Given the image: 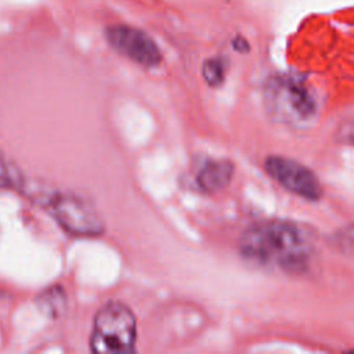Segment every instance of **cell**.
Returning a JSON list of instances; mask_svg holds the SVG:
<instances>
[{"instance_id": "cell-1", "label": "cell", "mask_w": 354, "mask_h": 354, "mask_svg": "<svg viewBox=\"0 0 354 354\" xmlns=\"http://www.w3.org/2000/svg\"><path fill=\"white\" fill-rule=\"evenodd\" d=\"M239 250L254 264L286 272H303L313 253L307 234L299 225L283 220L250 225L241 236Z\"/></svg>"}, {"instance_id": "cell-2", "label": "cell", "mask_w": 354, "mask_h": 354, "mask_svg": "<svg viewBox=\"0 0 354 354\" xmlns=\"http://www.w3.org/2000/svg\"><path fill=\"white\" fill-rule=\"evenodd\" d=\"M40 203L46 212L59 224V227L75 236L94 238L105 231V223L94 205L72 191H39L29 194Z\"/></svg>"}, {"instance_id": "cell-3", "label": "cell", "mask_w": 354, "mask_h": 354, "mask_svg": "<svg viewBox=\"0 0 354 354\" xmlns=\"http://www.w3.org/2000/svg\"><path fill=\"white\" fill-rule=\"evenodd\" d=\"M137 324L133 311L122 301H108L94 317L90 348L100 354H127L136 348Z\"/></svg>"}, {"instance_id": "cell-4", "label": "cell", "mask_w": 354, "mask_h": 354, "mask_svg": "<svg viewBox=\"0 0 354 354\" xmlns=\"http://www.w3.org/2000/svg\"><path fill=\"white\" fill-rule=\"evenodd\" d=\"M266 102L279 120L304 123L317 111V102L303 79L289 75L274 76L266 86Z\"/></svg>"}, {"instance_id": "cell-5", "label": "cell", "mask_w": 354, "mask_h": 354, "mask_svg": "<svg viewBox=\"0 0 354 354\" xmlns=\"http://www.w3.org/2000/svg\"><path fill=\"white\" fill-rule=\"evenodd\" d=\"M105 39L108 44L145 68H155L162 61V53L156 43L144 30L130 25H111L105 29Z\"/></svg>"}, {"instance_id": "cell-6", "label": "cell", "mask_w": 354, "mask_h": 354, "mask_svg": "<svg viewBox=\"0 0 354 354\" xmlns=\"http://www.w3.org/2000/svg\"><path fill=\"white\" fill-rule=\"evenodd\" d=\"M266 171L289 192L308 199L317 201L322 194V187L317 176L304 165L286 158L271 155L264 162Z\"/></svg>"}, {"instance_id": "cell-7", "label": "cell", "mask_w": 354, "mask_h": 354, "mask_svg": "<svg viewBox=\"0 0 354 354\" xmlns=\"http://www.w3.org/2000/svg\"><path fill=\"white\" fill-rule=\"evenodd\" d=\"M234 174V165L228 160H206L195 174V185L206 194L225 188Z\"/></svg>"}, {"instance_id": "cell-8", "label": "cell", "mask_w": 354, "mask_h": 354, "mask_svg": "<svg viewBox=\"0 0 354 354\" xmlns=\"http://www.w3.org/2000/svg\"><path fill=\"white\" fill-rule=\"evenodd\" d=\"M39 307L51 318L59 317L66 307V295L62 286H51L37 297Z\"/></svg>"}, {"instance_id": "cell-9", "label": "cell", "mask_w": 354, "mask_h": 354, "mask_svg": "<svg viewBox=\"0 0 354 354\" xmlns=\"http://www.w3.org/2000/svg\"><path fill=\"white\" fill-rule=\"evenodd\" d=\"M202 75L209 86H220L225 77V62L220 57L207 58L202 66Z\"/></svg>"}, {"instance_id": "cell-10", "label": "cell", "mask_w": 354, "mask_h": 354, "mask_svg": "<svg viewBox=\"0 0 354 354\" xmlns=\"http://www.w3.org/2000/svg\"><path fill=\"white\" fill-rule=\"evenodd\" d=\"M21 181L22 180L14 173V169L0 149V188H18Z\"/></svg>"}, {"instance_id": "cell-11", "label": "cell", "mask_w": 354, "mask_h": 354, "mask_svg": "<svg viewBox=\"0 0 354 354\" xmlns=\"http://www.w3.org/2000/svg\"><path fill=\"white\" fill-rule=\"evenodd\" d=\"M340 245H343L347 249H354V227L347 228V231L342 232Z\"/></svg>"}, {"instance_id": "cell-12", "label": "cell", "mask_w": 354, "mask_h": 354, "mask_svg": "<svg viewBox=\"0 0 354 354\" xmlns=\"http://www.w3.org/2000/svg\"><path fill=\"white\" fill-rule=\"evenodd\" d=\"M340 136H342V140L350 142V144H354V120L348 122L344 129L340 130Z\"/></svg>"}, {"instance_id": "cell-13", "label": "cell", "mask_w": 354, "mask_h": 354, "mask_svg": "<svg viewBox=\"0 0 354 354\" xmlns=\"http://www.w3.org/2000/svg\"><path fill=\"white\" fill-rule=\"evenodd\" d=\"M234 48L236 50V51H241V53H245V51H248L249 50V44H248V41L243 39V37H236L235 40H234Z\"/></svg>"}]
</instances>
